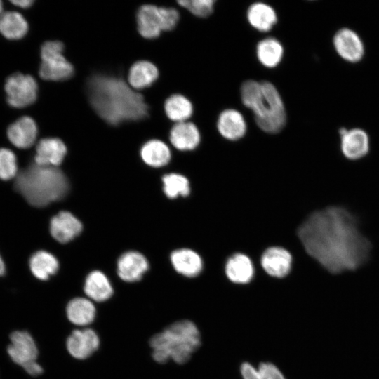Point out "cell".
Masks as SVG:
<instances>
[{"instance_id":"cell-23","label":"cell","mask_w":379,"mask_h":379,"mask_svg":"<svg viewBox=\"0 0 379 379\" xmlns=\"http://www.w3.org/2000/svg\"><path fill=\"white\" fill-rule=\"evenodd\" d=\"M66 313L68 319L72 324L84 326L93 321L96 310L90 300L84 298H75L67 304Z\"/></svg>"},{"instance_id":"cell-7","label":"cell","mask_w":379,"mask_h":379,"mask_svg":"<svg viewBox=\"0 0 379 379\" xmlns=\"http://www.w3.org/2000/svg\"><path fill=\"white\" fill-rule=\"evenodd\" d=\"M64 46L59 41H48L41 48L39 76L48 81H64L74 74L72 65L63 55Z\"/></svg>"},{"instance_id":"cell-36","label":"cell","mask_w":379,"mask_h":379,"mask_svg":"<svg viewBox=\"0 0 379 379\" xmlns=\"http://www.w3.org/2000/svg\"><path fill=\"white\" fill-rule=\"evenodd\" d=\"M11 2L15 6H19L20 8H26L32 6L34 1L32 0H13Z\"/></svg>"},{"instance_id":"cell-5","label":"cell","mask_w":379,"mask_h":379,"mask_svg":"<svg viewBox=\"0 0 379 379\" xmlns=\"http://www.w3.org/2000/svg\"><path fill=\"white\" fill-rule=\"evenodd\" d=\"M200 345V332L194 322L190 320L176 321L150 340L152 357L161 364L169 359L179 364H185Z\"/></svg>"},{"instance_id":"cell-24","label":"cell","mask_w":379,"mask_h":379,"mask_svg":"<svg viewBox=\"0 0 379 379\" xmlns=\"http://www.w3.org/2000/svg\"><path fill=\"white\" fill-rule=\"evenodd\" d=\"M175 270L188 277L198 275L202 269V262L199 255L190 249L175 251L171 255Z\"/></svg>"},{"instance_id":"cell-11","label":"cell","mask_w":379,"mask_h":379,"mask_svg":"<svg viewBox=\"0 0 379 379\" xmlns=\"http://www.w3.org/2000/svg\"><path fill=\"white\" fill-rule=\"evenodd\" d=\"M216 127L220 135L228 140H238L247 131V124L244 115L237 109L227 108L218 115Z\"/></svg>"},{"instance_id":"cell-30","label":"cell","mask_w":379,"mask_h":379,"mask_svg":"<svg viewBox=\"0 0 379 379\" xmlns=\"http://www.w3.org/2000/svg\"><path fill=\"white\" fill-rule=\"evenodd\" d=\"M57 259L50 253L40 251L34 253L29 260L32 274L40 280H47L58 270Z\"/></svg>"},{"instance_id":"cell-15","label":"cell","mask_w":379,"mask_h":379,"mask_svg":"<svg viewBox=\"0 0 379 379\" xmlns=\"http://www.w3.org/2000/svg\"><path fill=\"white\" fill-rule=\"evenodd\" d=\"M333 44L340 56L349 62H357L364 55V46L360 38L350 29H340L334 36Z\"/></svg>"},{"instance_id":"cell-35","label":"cell","mask_w":379,"mask_h":379,"mask_svg":"<svg viewBox=\"0 0 379 379\" xmlns=\"http://www.w3.org/2000/svg\"><path fill=\"white\" fill-rule=\"evenodd\" d=\"M243 379H260L258 368H255L248 362H244L240 367Z\"/></svg>"},{"instance_id":"cell-10","label":"cell","mask_w":379,"mask_h":379,"mask_svg":"<svg viewBox=\"0 0 379 379\" xmlns=\"http://www.w3.org/2000/svg\"><path fill=\"white\" fill-rule=\"evenodd\" d=\"M100 344L97 333L91 328L74 330L66 341L69 353L77 359H85L95 352Z\"/></svg>"},{"instance_id":"cell-13","label":"cell","mask_w":379,"mask_h":379,"mask_svg":"<svg viewBox=\"0 0 379 379\" xmlns=\"http://www.w3.org/2000/svg\"><path fill=\"white\" fill-rule=\"evenodd\" d=\"M66 153V146L59 138H44L36 145L34 164L57 167L62 162Z\"/></svg>"},{"instance_id":"cell-4","label":"cell","mask_w":379,"mask_h":379,"mask_svg":"<svg viewBox=\"0 0 379 379\" xmlns=\"http://www.w3.org/2000/svg\"><path fill=\"white\" fill-rule=\"evenodd\" d=\"M14 187L29 204L43 207L65 197L69 182L58 167L33 164L18 173Z\"/></svg>"},{"instance_id":"cell-29","label":"cell","mask_w":379,"mask_h":379,"mask_svg":"<svg viewBox=\"0 0 379 379\" xmlns=\"http://www.w3.org/2000/svg\"><path fill=\"white\" fill-rule=\"evenodd\" d=\"M140 155L147 164L153 167L165 166L171 157L168 147L159 140L147 142L141 148Z\"/></svg>"},{"instance_id":"cell-31","label":"cell","mask_w":379,"mask_h":379,"mask_svg":"<svg viewBox=\"0 0 379 379\" xmlns=\"http://www.w3.org/2000/svg\"><path fill=\"white\" fill-rule=\"evenodd\" d=\"M163 190L169 198H175L179 195L187 196L190 193L188 180L182 175L170 173L162 178Z\"/></svg>"},{"instance_id":"cell-25","label":"cell","mask_w":379,"mask_h":379,"mask_svg":"<svg viewBox=\"0 0 379 379\" xmlns=\"http://www.w3.org/2000/svg\"><path fill=\"white\" fill-rule=\"evenodd\" d=\"M225 272L228 279L236 284L248 283L253 276V267L248 257L237 253L227 260Z\"/></svg>"},{"instance_id":"cell-26","label":"cell","mask_w":379,"mask_h":379,"mask_svg":"<svg viewBox=\"0 0 379 379\" xmlns=\"http://www.w3.org/2000/svg\"><path fill=\"white\" fill-rule=\"evenodd\" d=\"M84 289L85 294L95 302H104L113 293L109 279L100 271H93L87 276Z\"/></svg>"},{"instance_id":"cell-9","label":"cell","mask_w":379,"mask_h":379,"mask_svg":"<svg viewBox=\"0 0 379 379\" xmlns=\"http://www.w3.org/2000/svg\"><path fill=\"white\" fill-rule=\"evenodd\" d=\"M6 100L9 105L16 108L25 107L35 102L38 85L35 79L29 74L15 73L9 76L4 86Z\"/></svg>"},{"instance_id":"cell-28","label":"cell","mask_w":379,"mask_h":379,"mask_svg":"<svg viewBox=\"0 0 379 379\" xmlns=\"http://www.w3.org/2000/svg\"><path fill=\"white\" fill-rule=\"evenodd\" d=\"M28 24L22 14L16 11L3 13L0 17V32L8 39H20L27 32Z\"/></svg>"},{"instance_id":"cell-20","label":"cell","mask_w":379,"mask_h":379,"mask_svg":"<svg viewBox=\"0 0 379 379\" xmlns=\"http://www.w3.org/2000/svg\"><path fill=\"white\" fill-rule=\"evenodd\" d=\"M249 25L260 32H268L277 23L278 18L275 10L269 4L255 2L246 11Z\"/></svg>"},{"instance_id":"cell-12","label":"cell","mask_w":379,"mask_h":379,"mask_svg":"<svg viewBox=\"0 0 379 379\" xmlns=\"http://www.w3.org/2000/svg\"><path fill=\"white\" fill-rule=\"evenodd\" d=\"M340 147L343 155L350 160H357L367 154L369 151V140L366 133L359 128L339 131Z\"/></svg>"},{"instance_id":"cell-17","label":"cell","mask_w":379,"mask_h":379,"mask_svg":"<svg viewBox=\"0 0 379 379\" xmlns=\"http://www.w3.org/2000/svg\"><path fill=\"white\" fill-rule=\"evenodd\" d=\"M82 230L81 222L71 213L61 211L54 216L50 222L52 237L60 243L70 241Z\"/></svg>"},{"instance_id":"cell-22","label":"cell","mask_w":379,"mask_h":379,"mask_svg":"<svg viewBox=\"0 0 379 379\" xmlns=\"http://www.w3.org/2000/svg\"><path fill=\"white\" fill-rule=\"evenodd\" d=\"M158 77V69L153 63L141 60L135 62L130 68L128 81L131 87L140 90L151 86Z\"/></svg>"},{"instance_id":"cell-33","label":"cell","mask_w":379,"mask_h":379,"mask_svg":"<svg viewBox=\"0 0 379 379\" xmlns=\"http://www.w3.org/2000/svg\"><path fill=\"white\" fill-rule=\"evenodd\" d=\"M18 166L15 154L6 148H0V179L8 180L17 176Z\"/></svg>"},{"instance_id":"cell-8","label":"cell","mask_w":379,"mask_h":379,"mask_svg":"<svg viewBox=\"0 0 379 379\" xmlns=\"http://www.w3.org/2000/svg\"><path fill=\"white\" fill-rule=\"evenodd\" d=\"M11 344L7 348L11 359L21 366L32 376H38L43 372L36 362L38 349L32 335L25 331H16L10 335Z\"/></svg>"},{"instance_id":"cell-18","label":"cell","mask_w":379,"mask_h":379,"mask_svg":"<svg viewBox=\"0 0 379 379\" xmlns=\"http://www.w3.org/2000/svg\"><path fill=\"white\" fill-rule=\"evenodd\" d=\"M292 257L286 249L271 247L262 255L261 265L264 270L270 276L281 278L290 272Z\"/></svg>"},{"instance_id":"cell-14","label":"cell","mask_w":379,"mask_h":379,"mask_svg":"<svg viewBox=\"0 0 379 379\" xmlns=\"http://www.w3.org/2000/svg\"><path fill=\"white\" fill-rule=\"evenodd\" d=\"M37 133L38 128L35 121L27 116L18 119L7 130L10 142L20 149L31 147L36 141Z\"/></svg>"},{"instance_id":"cell-2","label":"cell","mask_w":379,"mask_h":379,"mask_svg":"<svg viewBox=\"0 0 379 379\" xmlns=\"http://www.w3.org/2000/svg\"><path fill=\"white\" fill-rule=\"evenodd\" d=\"M87 92L92 107L108 124L138 121L148 114L142 95L120 78L93 75L88 81Z\"/></svg>"},{"instance_id":"cell-3","label":"cell","mask_w":379,"mask_h":379,"mask_svg":"<svg viewBox=\"0 0 379 379\" xmlns=\"http://www.w3.org/2000/svg\"><path fill=\"white\" fill-rule=\"evenodd\" d=\"M242 104L253 114L260 129L267 133L280 132L286 124V111L281 94L268 81L248 79L240 88Z\"/></svg>"},{"instance_id":"cell-38","label":"cell","mask_w":379,"mask_h":379,"mask_svg":"<svg viewBox=\"0 0 379 379\" xmlns=\"http://www.w3.org/2000/svg\"><path fill=\"white\" fill-rule=\"evenodd\" d=\"M3 14V3L0 1V17Z\"/></svg>"},{"instance_id":"cell-1","label":"cell","mask_w":379,"mask_h":379,"mask_svg":"<svg viewBox=\"0 0 379 379\" xmlns=\"http://www.w3.org/2000/svg\"><path fill=\"white\" fill-rule=\"evenodd\" d=\"M298 236L307 254L333 274L357 270L368 261L372 248L355 215L340 206L313 212Z\"/></svg>"},{"instance_id":"cell-37","label":"cell","mask_w":379,"mask_h":379,"mask_svg":"<svg viewBox=\"0 0 379 379\" xmlns=\"http://www.w3.org/2000/svg\"><path fill=\"white\" fill-rule=\"evenodd\" d=\"M6 272L5 265L0 255V277L4 276Z\"/></svg>"},{"instance_id":"cell-34","label":"cell","mask_w":379,"mask_h":379,"mask_svg":"<svg viewBox=\"0 0 379 379\" xmlns=\"http://www.w3.org/2000/svg\"><path fill=\"white\" fill-rule=\"evenodd\" d=\"M260 379H286L281 371L270 362H262L258 367Z\"/></svg>"},{"instance_id":"cell-19","label":"cell","mask_w":379,"mask_h":379,"mask_svg":"<svg viewBox=\"0 0 379 379\" xmlns=\"http://www.w3.org/2000/svg\"><path fill=\"white\" fill-rule=\"evenodd\" d=\"M147 269V260L138 252L125 253L117 262L118 275L121 279L128 282L140 280Z\"/></svg>"},{"instance_id":"cell-32","label":"cell","mask_w":379,"mask_h":379,"mask_svg":"<svg viewBox=\"0 0 379 379\" xmlns=\"http://www.w3.org/2000/svg\"><path fill=\"white\" fill-rule=\"evenodd\" d=\"M178 4L187 10L193 15L205 18L210 16L213 11L215 0H180Z\"/></svg>"},{"instance_id":"cell-16","label":"cell","mask_w":379,"mask_h":379,"mask_svg":"<svg viewBox=\"0 0 379 379\" xmlns=\"http://www.w3.org/2000/svg\"><path fill=\"white\" fill-rule=\"evenodd\" d=\"M169 139L173 146L178 150H193L201 142V133L193 122H180L171 128Z\"/></svg>"},{"instance_id":"cell-27","label":"cell","mask_w":379,"mask_h":379,"mask_svg":"<svg viewBox=\"0 0 379 379\" xmlns=\"http://www.w3.org/2000/svg\"><path fill=\"white\" fill-rule=\"evenodd\" d=\"M164 109L167 117L176 123L187 121L192 116V102L182 94H173L165 101Z\"/></svg>"},{"instance_id":"cell-6","label":"cell","mask_w":379,"mask_h":379,"mask_svg":"<svg viewBox=\"0 0 379 379\" xmlns=\"http://www.w3.org/2000/svg\"><path fill=\"white\" fill-rule=\"evenodd\" d=\"M179 19V13L174 8L143 5L137 13L138 30L142 36L154 39L158 37L161 32L173 29Z\"/></svg>"},{"instance_id":"cell-21","label":"cell","mask_w":379,"mask_h":379,"mask_svg":"<svg viewBox=\"0 0 379 379\" xmlns=\"http://www.w3.org/2000/svg\"><path fill=\"white\" fill-rule=\"evenodd\" d=\"M255 53L258 60L262 66L272 69L281 62L284 49L277 39L266 37L257 44Z\"/></svg>"}]
</instances>
